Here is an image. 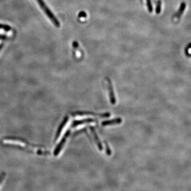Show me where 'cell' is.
<instances>
[{
    "label": "cell",
    "mask_w": 191,
    "mask_h": 191,
    "mask_svg": "<svg viewBox=\"0 0 191 191\" xmlns=\"http://www.w3.org/2000/svg\"><path fill=\"white\" fill-rule=\"evenodd\" d=\"M37 2L38 3L39 6L41 8V10L44 11L45 14L46 15L49 20L51 21L52 23L56 27L59 28L60 27V23L59 21L57 20L56 18L55 17L54 15L52 13V12L49 10V8L47 7L43 0H36Z\"/></svg>",
    "instance_id": "obj_1"
},
{
    "label": "cell",
    "mask_w": 191,
    "mask_h": 191,
    "mask_svg": "<svg viewBox=\"0 0 191 191\" xmlns=\"http://www.w3.org/2000/svg\"><path fill=\"white\" fill-rule=\"evenodd\" d=\"M105 146H106V153L107 154V155H109V156H111V150L109 149V145H108V144L106 142H105Z\"/></svg>",
    "instance_id": "obj_7"
},
{
    "label": "cell",
    "mask_w": 191,
    "mask_h": 191,
    "mask_svg": "<svg viewBox=\"0 0 191 191\" xmlns=\"http://www.w3.org/2000/svg\"><path fill=\"white\" fill-rule=\"evenodd\" d=\"M95 119H91V118L83 119H81V120H79V121H75L73 123V127H77L78 126H80V125H83V124L93 123L94 122H95Z\"/></svg>",
    "instance_id": "obj_6"
},
{
    "label": "cell",
    "mask_w": 191,
    "mask_h": 191,
    "mask_svg": "<svg viewBox=\"0 0 191 191\" xmlns=\"http://www.w3.org/2000/svg\"><path fill=\"white\" fill-rule=\"evenodd\" d=\"M90 129L91 133L93 135V138L95 139V141L96 143V145H97V147H98V149H99V150H101V151L103 150V145H102V143L101 142V140L99 139V137H98V135H97V133L96 132L95 128L93 127H90Z\"/></svg>",
    "instance_id": "obj_4"
},
{
    "label": "cell",
    "mask_w": 191,
    "mask_h": 191,
    "mask_svg": "<svg viewBox=\"0 0 191 191\" xmlns=\"http://www.w3.org/2000/svg\"><path fill=\"white\" fill-rule=\"evenodd\" d=\"M122 122V119L121 118H116L111 120H106L101 123L103 127H106L109 125H113L116 124H121Z\"/></svg>",
    "instance_id": "obj_5"
},
{
    "label": "cell",
    "mask_w": 191,
    "mask_h": 191,
    "mask_svg": "<svg viewBox=\"0 0 191 191\" xmlns=\"http://www.w3.org/2000/svg\"><path fill=\"white\" fill-rule=\"evenodd\" d=\"M107 88H108V90H109V99L110 101L111 104L115 105L116 103V98L114 94V89L112 85L111 80L107 77Z\"/></svg>",
    "instance_id": "obj_3"
},
{
    "label": "cell",
    "mask_w": 191,
    "mask_h": 191,
    "mask_svg": "<svg viewBox=\"0 0 191 191\" xmlns=\"http://www.w3.org/2000/svg\"><path fill=\"white\" fill-rule=\"evenodd\" d=\"M75 116H93L96 117H99L101 118H107L111 116V114L109 113H95L93 112H78L76 113Z\"/></svg>",
    "instance_id": "obj_2"
}]
</instances>
